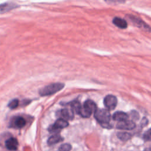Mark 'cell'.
I'll return each mask as SVG.
<instances>
[{
  "mask_svg": "<svg viewBox=\"0 0 151 151\" xmlns=\"http://www.w3.org/2000/svg\"><path fill=\"white\" fill-rule=\"evenodd\" d=\"M94 116L96 120L101 124L104 127L110 128L109 122L111 119V115L107 109H97L94 112Z\"/></svg>",
  "mask_w": 151,
  "mask_h": 151,
  "instance_id": "obj_1",
  "label": "cell"
},
{
  "mask_svg": "<svg viewBox=\"0 0 151 151\" xmlns=\"http://www.w3.org/2000/svg\"><path fill=\"white\" fill-rule=\"evenodd\" d=\"M97 106L96 103L91 100H87L81 106L79 112V114L83 117H89L93 112L97 110Z\"/></svg>",
  "mask_w": 151,
  "mask_h": 151,
  "instance_id": "obj_2",
  "label": "cell"
},
{
  "mask_svg": "<svg viewBox=\"0 0 151 151\" xmlns=\"http://www.w3.org/2000/svg\"><path fill=\"white\" fill-rule=\"evenodd\" d=\"M64 87V84L61 83H55L48 85L41 88L39 91L41 96H46L53 94L62 90Z\"/></svg>",
  "mask_w": 151,
  "mask_h": 151,
  "instance_id": "obj_3",
  "label": "cell"
},
{
  "mask_svg": "<svg viewBox=\"0 0 151 151\" xmlns=\"http://www.w3.org/2000/svg\"><path fill=\"white\" fill-rule=\"evenodd\" d=\"M68 126V123L67 121L60 118L57 119L55 122L48 128V130L50 133H55L60 132V130L65 128Z\"/></svg>",
  "mask_w": 151,
  "mask_h": 151,
  "instance_id": "obj_4",
  "label": "cell"
},
{
  "mask_svg": "<svg viewBox=\"0 0 151 151\" xmlns=\"http://www.w3.org/2000/svg\"><path fill=\"white\" fill-rule=\"evenodd\" d=\"M117 104V98L113 95L109 94L104 99V104L107 110H113L115 109Z\"/></svg>",
  "mask_w": 151,
  "mask_h": 151,
  "instance_id": "obj_5",
  "label": "cell"
},
{
  "mask_svg": "<svg viewBox=\"0 0 151 151\" xmlns=\"http://www.w3.org/2000/svg\"><path fill=\"white\" fill-rule=\"evenodd\" d=\"M26 124L25 119L21 116H15L10 122V127L15 129H21Z\"/></svg>",
  "mask_w": 151,
  "mask_h": 151,
  "instance_id": "obj_6",
  "label": "cell"
},
{
  "mask_svg": "<svg viewBox=\"0 0 151 151\" xmlns=\"http://www.w3.org/2000/svg\"><path fill=\"white\" fill-rule=\"evenodd\" d=\"M136 127L135 123L133 120H126L122 122H119L116 125V127L122 130H132Z\"/></svg>",
  "mask_w": 151,
  "mask_h": 151,
  "instance_id": "obj_7",
  "label": "cell"
},
{
  "mask_svg": "<svg viewBox=\"0 0 151 151\" xmlns=\"http://www.w3.org/2000/svg\"><path fill=\"white\" fill-rule=\"evenodd\" d=\"M6 147L10 150H17L18 147V142L15 137H10L5 142Z\"/></svg>",
  "mask_w": 151,
  "mask_h": 151,
  "instance_id": "obj_8",
  "label": "cell"
},
{
  "mask_svg": "<svg viewBox=\"0 0 151 151\" xmlns=\"http://www.w3.org/2000/svg\"><path fill=\"white\" fill-rule=\"evenodd\" d=\"M60 115L61 116V119L65 120H71L74 118V112L71 109L65 108L62 109L60 111Z\"/></svg>",
  "mask_w": 151,
  "mask_h": 151,
  "instance_id": "obj_9",
  "label": "cell"
},
{
  "mask_svg": "<svg viewBox=\"0 0 151 151\" xmlns=\"http://www.w3.org/2000/svg\"><path fill=\"white\" fill-rule=\"evenodd\" d=\"M112 118L114 120L117 121L118 122H122L124 120H128L129 116L127 113H126L124 112L116 111L113 114Z\"/></svg>",
  "mask_w": 151,
  "mask_h": 151,
  "instance_id": "obj_10",
  "label": "cell"
},
{
  "mask_svg": "<svg viewBox=\"0 0 151 151\" xmlns=\"http://www.w3.org/2000/svg\"><path fill=\"white\" fill-rule=\"evenodd\" d=\"M113 23L117 26V27L122 28V29H124L126 28L127 27V23L126 21L124 19H122L120 17H115L113 19Z\"/></svg>",
  "mask_w": 151,
  "mask_h": 151,
  "instance_id": "obj_11",
  "label": "cell"
},
{
  "mask_svg": "<svg viewBox=\"0 0 151 151\" xmlns=\"http://www.w3.org/2000/svg\"><path fill=\"white\" fill-rule=\"evenodd\" d=\"M63 140V138L60 134H55L50 136L48 138V139L47 140V143L48 145L51 146V145H53L55 143H59Z\"/></svg>",
  "mask_w": 151,
  "mask_h": 151,
  "instance_id": "obj_12",
  "label": "cell"
},
{
  "mask_svg": "<svg viewBox=\"0 0 151 151\" xmlns=\"http://www.w3.org/2000/svg\"><path fill=\"white\" fill-rule=\"evenodd\" d=\"M67 105H69L70 106V109L73 111V112H76L77 114L79 113L81 106L80 104V103L78 100H74L67 104Z\"/></svg>",
  "mask_w": 151,
  "mask_h": 151,
  "instance_id": "obj_13",
  "label": "cell"
},
{
  "mask_svg": "<svg viewBox=\"0 0 151 151\" xmlns=\"http://www.w3.org/2000/svg\"><path fill=\"white\" fill-rule=\"evenodd\" d=\"M117 136L121 140L123 141H127L132 137L131 134L127 132H118L117 133Z\"/></svg>",
  "mask_w": 151,
  "mask_h": 151,
  "instance_id": "obj_14",
  "label": "cell"
},
{
  "mask_svg": "<svg viewBox=\"0 0 151 151\" xmlns=\"http://www.w3.org/2000/svg\"><path fill=\"white\" fill-rule=\"evenodd\" d=\"M14 5L12 4H4L0 5V12H4L8 10H10L11 9L14 8Z\"/></svg>",
  "mask_w": 151,
  "mask_h": 151,
  "instance_id": "obj_15",
  "label": "cell"
},
{
  "mask_svg": "<svg viewBox=\"0 0 151 151\" xmlns=\"http://www.w3.org/2000/svg\"><path fill=\"white\" fill-rule=\"evenodd\" d=\"M19 105V100L17 99L12 100L8 103V107L11 109H14L17 108Z\"/></svg>",
  "mask_w": 151,
  "mask_h": 151,
  "instance_id": "obj_16",
  "label": "cell"
},
{
  "mask_svg": "<svg viewBox=\"0 0 151 151\" xmlns=\"http://www.w3.org/2000/svg\"><path fill=\"white\" fill-rule=\"evenodd\" d=\"M71 149V146L68 143H64L61 145L58 151H70Z\"/></svg>",
  "mask_w": 151,
  "mask_h": 151,
  "instance_id": "obj_17",
  "label": "cell"
},
{
  "mask_svg": "<svg viewBox=\"0 0 151 151\" xmlns=\"http://www.w3.org/2000/svg\"><path fill=\"white\" fill-rule=\"evenodd\" d=\"M143 139L145 141H149L150 139V130L149 129L143 135Z\"/></svg>",
  "mask_w": 151,
  "mask_h": 151,
  "instance_id": "obj_18",
  "label": "cell"
},
{
  "mask_svg": "<svg viewBox=\"0 0 151 151\" xmlns=\"http://www.w3.org/2000/svg\"><path fill=\"white\" fill-rule=\"evenodd\" d=\"M130 116L132 117V118L133 119H134V120H138L139 119V113L137 112V111H131V113L130 114Z\"/></svg>",
  "mask_w": 151,
  "mask_h": 151,
  "instance_id": "obj_19",
  "label": "cell"
},
{
  "mask_svg": "<svg viewBox=\"0 0 151 151\" xmlns=\"http://www.w3.org/2000/svg\"><path fill=\"white\" fill-rule=\"evenodd\" d=\"M147 122H148L147 119L146 118L144 117L143 119V120H142V122H141V124L143 125V126H146L147 124Z\"/></svg>",
  "mask_w": 151,
  "mask_h": 151,
  "instance_id": "obj_20",
  "label": "cell"
}]
</instances>
